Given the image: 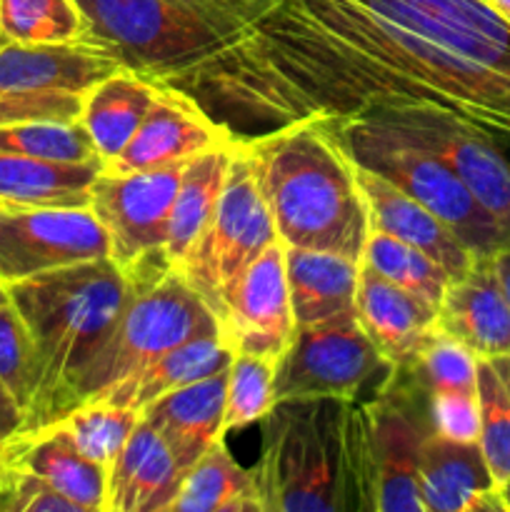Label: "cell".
<instances>
[{"label": "cell", "instance_id": "obj_51", "mask_svg": "<svg viewBox=\"0 0 510 512\" xmlns=\"http://www.w3.org/2000/svg\"><path fill=\"white\" fill-rule=\"evenodd\" d=\"M0 38H3V35H0Z\"/></svg>", "mask_w": 510, "mask_h": 512}, {"label": "cell", "instance_id": "obj_42", "mask_svg": "<svg viewBox=\"0 0 510 512\" xmlns=\"http://www.w3.org/2000/svg\"><path fill=\"white\" fill-rule=\"evenodd\" d=\"M490 263H493L495 275H498L500 285H503L505 295H508L510 300V243L503 245L500 250H495V253L490 255Z\"/></svg>", "mask_w": 510, "mask_h": 512}, {"label": "cell", "instance_id": "obj_17", "mask_svg": "<svg viewBox=\"0 0 510 512\" xmlns=\"http://www.w3.org/2000/svg\"><path fill=\"white\" fill-rule=\"evenodd\" d=\"M233 140L235 133L230 125L213 118L193 95L183 88L163 85L123 153L108 160L103 168L110 173L168 168L230 145Z\"/></svg>", "mask_w": 510, "mask_h": 512}, {"label": "cell", "instance_id": "obj_37", "mask_svg": "<svg viewBox=\"0 0 510 512\" xmlns=\"http://www.w3.org/2000/svg\"><path fill=\"white\" fill-rule=\"evenodd\" d=\"M478 445L495 483L510 478V393L490 360H478Z\"/></svg>", "mask_w": 510, "mask_h": 512}, {"label": "cell", "instance_id": "obj_48", "mask_svg": "<svg viewBox=\"0 0 510 512\" xmlns=\"http://www.w3.org/2000/svg\"><path fill=\"white\" fill-rule=\"evenodd\" d=\"M8 303H10L8 288H5V283H3V280H0V308H3V305H8Z\"/></svg>", "mask_w": 510, "mask_h": 512}, {"label": "cell", "instance_id": "obj_29", "mask_svg": "<svg viewBox=\"0 0 510 512\" xmlns=\"http://www.w3.org/2000/svg\"><path fill=\"white\" fill-rule=\"evenodd\" d=\"M233 143L208 150L185 163L183 178H180L178 193L170 208L168 230H165L163 253L173 268H178L180 260L193 248V243L213 218L225 178H228L230 160H233Z\"/></svg>", "mask_w": 510, "mask_h": 512}, {"label": "cell", "instance_id": "obj_22", "mask_svg": "<svg viewBox=\"0 0 510 512\" xmlns=\"http://www.w3.org/2000/svg\"><path fill=\"white\" fill-rule=\"evenodd\" d=\"M0 460L48 480L83 512L105 510L108 470L85 458L58 423L15 433L0 445Z\"/></svg>", "mask_w": 510, "mask_h": 512}, {"label": "cell", "instance_id": "obj_15", "mask_svg": "<svg viewBox=\"0 0 510 512\" xmlns=\"http://www.w3.org/2000/svg\"><path fill=\"white\" fill-rule=\"evenodd\" d=\"M218 320L235 353L258 355L278 365L295 333L285 245L280 240L263 250L230 285Z\"/></svg>", "mask_w": 510, "mask_h": 512}, {"label": "cell", "instance_id": "obj_50", "mask_svg": "<svg viewBox=\"0 0 510 512\" xmlns=\"http://www.w3.org/2000/svg\"><path fill=\"white\" fill-rule=\"evenodd\" d=\"M3 205H5V203H3V200H0V208H3Z\"/></svg>", "mask_w": 510, "mask_h": 512}, {"label": "cell", "instance_id": "obj_52", "mask_svg": "<svg viewBox=\"0 0 510 512\" xmlns=\"http://www.w3.org/2000/svg\"><path fill=\"white\" fill-rule=\"evenodd\" d=\"M485 3H488V0H485Z\"/></svg>", "mask_w": 510, "mask_h": 512}, {"label": "cell", "instance_id": "obj_12", "mask_svg": "<svg viewBox=\"0 0 510 512\" xmlns=\"http://www.w3.org/2000/svg\"><path fill=\"white\" fill-rule=\"evenodd\" d=\"M375 470V512H425L420 448L433 433L428 398L403 368H393L368 400Z\"/></svg>", "mask_w": 510, "mask_h": 512}, {"label": "cell", "instance_id": "obj_32", "mask_svg": "<svg viewBox=\"0 0 510 512\" xmlns=\"http://www.w3.org/2000/svg\"><path fill=\"white\" fill-rule=\"evenodd\" d=\"M138 420V410L105 403V400H88V403L75 405L73 410H68L55 423L70 435L75 448L85 458L108 470L115 463L120 450H123V445L128 443Z\"/></svg>", "mask_w": 510, "mask_h": 512}, {"label": "cell", "instance_id": "obj_7", "mask_svg": "<svg viewBox=\"0 0 510 512\" xmlns=\"http://www.w3.org/2000/svg\"><path fill=\"white\" fill-rule=\"evenodd\" d=\"M355 165L380 175L438 215L475 258H490L510 243L505 230L473 198L440 158L400 138L373 118L325 120Z\"/></svg>", "mask_w": 510, "mask_h": 512}, {"label": "cell", "instance_id": "obj_45", "mask_svg": "<svg viewBox=\"0 0 510 512\" xmlns=\"http://www.w3.org/2000/svg\"><path fill=\"white\" fill-rule=\"evenodd\" d=\"M190 3L195 5H203V8H210V10H220V13H233V15H240L238 10L233 8V5L228 3V0H190ZM243 18V15H240ZM245 20V18H243Z\"/></svg>", "mask_w": 510, "mask_h": 512}, {"label": "cell", "instance_id": "obj_25", "mask_svg": "<svg viewBox=\"0 0 510 512\" xmlns=\"http://www.w3.org/2000/svg\"><path fill=\"white\" fill-rule=\"evenodd\" d=\"M233 358L235 350L225 338L223 328L210 330V333L198 335V338L163 353L153 363L145 365L143 370L125 378L123 383L113 385L98 400L125 405V408H133L140 413L145 405L173 393V390L185 388V385L208 378V375L223 373L230 368Z\"/></svg>", "mask_w": 510, "mask_h": 512}, {"label": "cell", "instance_id": "obj_13", "mask_svg": "<svg viewBox=\"0 0 510 512\" xmlns=\"http://www.w3.org/2000/svg\"><path fill=\"white\" fill-rule=\"evenodd\" d=\"M185 163L168 168L110 173L100 170L90 188V210L108 233L110 260L128 270L155 255H165L170 208Z\"/></svg>", "mask_w": 510, "mask_h": 512}, {"label": "cell", "instance_id": "obj_46", "mask_svg": "<svg viewBox=\"0 0 510 512\" xmlns=\"http://www.w3.org/2000/svg\"><path fill=\"white\" fill-rule=\"evenodd\" d=\"M495 495H498V503L503 512H510V478L495 483Z\"/></svg>", "mask_w": 510, "mask_h": 512}, {"label": "cell", "instance_id": "obj_36", "mask_svg": "<svg viewBox=\"0 0 510 512\" xmlns=\"http://www.w3.org/2000/svg\"><path fill=\"white\" fill-rule=\"evenodd\" d=\"M275 363L258 355L235 353L228 368L223 433H238L260 423L275 405Z\"/></svg>", "mask_w": 510, "mask_h": 512}, {"label": "cell", "instance_id": "obj_19", "mask_svg": "<svg viewBox=\"0 0 510 512\" xmlns=\"http://www.w3.org/2000/svg\"><path fill=\"white\" fill-rule=\"evenodd\" d=\"M355 315L393 368L408 365L435 333L438 308L420 295L390 283L360 260Z\"/></svg>", "mask_w": 510, "mask_h": 512}, {"label": "cell", "instance_id": "obj_38", "mask_svg": "<svg viewBox=\"0 0 510 512\" xmlns=\"http://www.w3.org/2000/svg\"><path fill=\"white\" fill-rule=\"evenodd\" d=\"M0 383L13 395L23 415H28L38 385V370L33 340L13 303L0 308Z\"/></svg>", "mask_w": 510, "mask_h": 512}, {"label": "cell", "instance_id": "obj_2", "mask_svg": "<svg viewBox=\"0 0 510 512\" xmlns=\"http://www.w3.org/2000/svg\"><path fill=\"white\" fill-rule=\"evenodd\" d=\"M285 248L363 258L370 235L358 168L320 118L235 135Z\"/></svg>", "mask_w": 510, "mask_h": 512}, {"label": "cell", "instance_id": "obj_23", "mask_svg": "<svg viewBox=\"0 0 510 512\" xmlns=\"http://www.w3.org/2000/svg\"><path fill=\"white\" fill-rule=\"evenodd\" d=\"M418 478L425 512H503L478 443L428 433L420 448Z\"/></svg>", "mask_w": 510, "mask_h": 512}, {"label": "cell", "instance_id": "obj_18", "mask_svg": "<svg viewBox=\"0 0 510 512\" xmlns=\"http://www.w3.org/2000/svg\"><path fill=\"white\" fill-rule=\"evenodd\" d=\"M435 328L458 340L478 360L510 355V300L490 258L450 280L435 315Z\"/></svg>", "mask_w": 510, "mask_h": 512}, {"label": "cell", "instance_id": "obj_44", "mask_svg": "<svg viewBox=\"0 0 510 512\" xmlns=\"http://www.w3.org/2000/svg\"><path fill=\"white\" fill-rule=\"evenodd\" d=\"M490 365H493L495 373L500 375V380H503V385L508 388V393H510V355H505V358L490 360Z\"/></svg>", "mask_w": 510, "mask_h": 512}, {"label": "cell", "instance_id": "obj_10", "mask_svg": "<svg viewBox=\"0 0 510 512\" xmlns=\"http://www.w3.org/2000/svg\"><path fill=\"white\" fill-rule=\"evenodd\" d=\"M393 365L380 355L355 310L310 325H295L288 350L275 365V400H358Z\"/></svg>", "mask_w": 510, "mask_h": 512}, {"label": "cell", "instance_id": "obj_34", "mask_svg": "<svg viewBox=\"0 0 510 512\" xmlns=\"http://www.w3.org/2000/svg\"><path fill=\"white\" fill-rule=\"evenodd\" d=\"M0 153L28 155L55 163H103L83 123L60 120L0 125Z\"/></svg>", "mask_w": 510, "mask_h": 512}, {"label": "cell", "instance_id": "obj_28", "mask_svg": "<svg viewBox=\"0 0 510 512\" xmlns=\"http://www.w3.org/2000/svg\"><path fill=\"white\" fill-rule=\"evenodd\" d=\"M103 163H55L0 153V200L28 208H90Z\"/></svg>", "mask_w": 510, "mask_h": 512}, {"label": "cell", "instance_id": "obj_16", "mask_svg": "<svg viewBox=\"0 0 510 512\" xmlns=\"http://www.w3.org/2000/svg\"><path fill=\"white\" fill-rule=\"evenodd\" d=\"M440 48L510 78V23L485 0H360Z\"/></svg>", "mask_w": 510, "mask_h": 512}, {"label": "cell", "instance_id": "obj_9", "mask_svg": "<svg viewBox=\"0 0 510 512\" xmlns=\"http://www.w3.org/2000/svg\"><path fill=\"white\" fill-rule=\"evenodd\" d=\"M273 243H278L273 215L260 195L248 158L235 140L228 178L213 218L180 260L178 270L208 303L215 318H220V305L230 285Z\"/></svg>", "mask_w": 510, "mask_h": 512}, {"label": "cell", "instance_id": "obj_1", "mask_svg": "<svg viewBox=\"0 0 510 512\" xmlns=\"http://www.w3.org/2000/svg\"><path fill=\"white\" fill-rule=\"evenodd\" d=\"M245 130L433 108L510 145V78L440 48L360 0H273L178 85Z\"/></svg>", "mask_w": 510, "mask_h": 512}, {"label": "cell", "instance_id": "obj_5", "mask_svg": "<svg viewBox=\"0 0 510 512\" xmlns=\"http://www.w3.org/2000/svg\"><path fill=\"white\" fill-rule=\"evenodd\" d=\"M85 18L80 43L123 68L178 88L220 53L248 20L190 0H75Z\"/></svg>", "mask_w": 510, "mask_h": 512}, {"label": "cell", "instance_id": "obj_14", "mask_svg": "<svg viewBox=\"0 0 510 512\" xmlns=\"http://www.w3.org/2000/svg\"><path fill=\"white\" fill-rule=\"evenodd\" d=\"M110 258L108 233L90 208H0V280Z\"/></svg>", "mask_w": 510, "mask_h": 512}, {"label": "cell", "instance_id": "obj_39", "mask_svg": "<svg viewBox=\"0 0 510 512\" xmlns=\"http://www.w3.org/2000/svg\"><path fill=\"white\" fill-rule=\"evenodd\" d=\"M0 512H83L48 480L0 460Z\"/></svg>", "mask_w": 510, "mask_h": 512}, {"label": "cell", "instance_id": "obj_4", "mask_svg": "<svg viewBox=\"0 0 510 512\" xmlns=\"http://www.w3.org/2000/svg\"><path fill=\"white\" fill-rule=\"evenodd\" d=\"M350 408L343 398L275 400L250 468L260 510L360 512Z\"/></svg>", "mask_w": 510, "mask_h": 512}, {"label": "cell", "instance_id": "obj_26", "mask_svg": "<svg viewBox=\"0 0 510 512\" xmlns=\"http://www.w3.org/2000/svg\"><path fill=\"white\" fill-rule=\"evenodd\" d=\"M360 260L328 250L285 248V278L295 325L320 323L355 310Z\"/></svg>", "mask_w": 510, "mask_h": 512}, {"label": "cell", "instance_id": "obj_20", "mask_svg": "<svg viewBox=\"0 0 510 512\" xmlns=\"http://www.w3.org/2000/svg\"><path fill=\"white\" fill-rule=\"evenodd\" d=\"M355 168H358L360 193L368 205L370 230L393 235V238L423 250L435 263L443 265V270L453 280L468 273L475 260H480L465 248L463 240L438 215H433L425 205L410 198L405 190L395 188L393 183L360 168V165H355Z\"/></svg>", "mask_w": 510, "mask_h": 512}, {"label": "cell", "instance_id": "obj_8", "mask_svg": "<svg viewBox=\"0 0 510 512\" xmlns=\"http://www.w3.org/2000/svg\"><path fill=\"white\" fill-rule=\"evenodd\" d=\"M118 68L113 55L93 45L0 38V125L80 123L85 93Z\"/></svg>", "mask_w": 510, "mask_h": 512}, {"label": "cell", "instance_id": "obj_24", "mask_svg": "<svg viewBox=\"0 0 510 512\" xmlns=\"http://www.w3.org/2000/svg\"><path fill=\"white\" fill-rule=\"evenodd\" d=\"M225 393L228 370L195 380L140 410V415L163 435L185 475L215 440L225 438Z\"/></svg>", "mask_w": 510, "mask_h": 512}, {"label": "cell", "instance_id": "obj_47", "mask_svg": "<svg viewBox=\"0 0 510 512\" xmlns=\"http://www.w3.org/2000/svg\"><path fill=\"white\" fill-rule=\"evenodd\" d=\"M488 3L510 23V0H488Z\"/></svg>", "mask_w": 510, "mask_h": 512}, {"label": "cell", "instance_id": "obj_43", "mask_svg": "<svg viewBox=\"0 0 510 512\" xmlns=\"http://www.w3.org/2000/svg\"><path fill=\"white\" fill-rule=\"evenodd\" d=\"M230 5H233L235 10H238L240 15H243L245 20H253V18H258L260 13H263L265 8H268L270 3H273V0H228Z\"/></svg>", "mask_w": 510, "mask_h": 512}, {"label": "cell", "instance_id": "obj_31", "mask_svg": "<svg viewBox=\"0 0 510 512\" xmlns=\"http://www.w3.org/2000/svg\"><path fill=\"white\" fill-rule=\"evenodd\" d=\"M360 260L370 265L375 273L388 278L390 283L420 295L428 303H433L435 308L440 305L450 280H453L445 273L443 265L435 263L423 250L413 248V245L403 243V240L393 238V235L378 233V230H370Z\"/></svg>", "mask_w": 510, "mask_h": 512}, {"label": "cell", "instance_id": "obj_27", "mask_svg": "<svg viewBox=\"0 0 510 512\" xmlns=\"http://www.w3.org/2000/svg\"><path fill=\"white\" fill-rule=\"evenodd\" d=\"M163 85L135 70L118 68L85 93L80 123L88 130L103 165L123 153Z\"/></svg>", "mask_w": 510, "mask_h": 512}, {"label": "cell", "instance_id": "obj_21", "mask_svg": "<svg viewBox=\"0 0 510 512\" xmlns=\"http://www.w3.org/2000/svg\"><path fill=\"white\" fill-rule=\"evenodd\" d=\"M183 480L185 470L163 435L140 415L128 443L108 468L103 512H170Z\"/></svg>", "mask_w": 510, "mask_h": 512}, {"label": "cell", "instance_id": "obj_40", "mask_svg": "<svg viewBox=\"0 0 510 512\" xmlns=\"http://www.w3.org/2000/svg\"><path fill=\"white\" fill-rule=\"evenodd\" d=\"M428 398V420L433 433L460 443H478L480 435V403L478 390H448V393L425 395Z\"/></svg>", "mask_w": 510, "mask_h": 512}, {"label": "cell", "instance_id": "obj_49", "mask_svg": "<svg viewBox=\"0 0 510 512\" xmlns=\"http://www.w3.org/2000/svg\"><path fill=\"white\" fill-rule=\"evenodd\" d=\"M503 150H505V153H508V155H510V145H508V148H503Z\"/></svg>", "mask_w": 510, "mask_h": 512}, {"label": "cell", "instance_id": "obj_30", "mask_svg": "<svg viewBox=\"0 0 510 512\" xmlns=\"http://www.w3.org/2000/svg\"><path fill=\"white\" fill-rule=\"evenodd\" d=\"M170 512H263L253 470L243 468L218 438L185 475Z\"/></svg>", "mask_w": 510, "mask_h": 512}, {"label": "cell", "instance_id": "obj_33", "mask_svg": "<svg viewBox=\"0 0 510 512\" xmlns=\"http://www.w3.org/2000/svg\"><path fill=\"white\" fill-rule=\"evenodd\" d=\"M85 18L75 0H0V35L18 43H80Z\"/></svg>", "mask_w": 510, "mask_h": 512}, {"label": "cell", "instance_id": "obj_3", "mask_svg": "<svg viewBox=\"0 0 510 512\" xmlns=\"http://www.w3.org/2000/svg\"><path fill=\"white\" fill-rule=\"evenodd\" d=\"M5 288L33 340L38 385L20 430H35L73 410L75 388L118 323L133 283L115 260L100 258Z\"/></svg>", "mask_w": 510, "mask_h": 512}, {"label": "cell", "instance_id": "obj_35", "mask_svg": "<svg viewBox=\"0 0 510 512\" xmlns=\"http://www.w3.org/2000/svg\"><path fill=\"white\" fill-rule=\"evenodd\" d=\"M425 395L478 390V358L458 340L435 330L408 365H398Z\"/></svg>", "mask_w": 510, "mask_h": 512}, {"label": "cell", "instance_id": "obj_6", "mask_svg": "<svg viewBox=\"0 0 510 512\" xmlns=\"http://www.w3.org/2000/svg\"><path fill=\"white\" fill-rule=\"evenodd\" d=\"M128 275L133 283L128 303L85 368L75 388V405L98 400L168 350L220 328L208 303L163 255L145 260Z\"/></svg>", "mask_w": 510, "mask_h": 512}, {"label": "cell", "instance_id": "obj_11", "mask_svg": "<svg viewBox=\"0 0 510 512\" xmlns=\"http://www.w3.org/2000/svg\"><path fill=\"white\" fill-rule=\"evenodd\" d=\"M360 118L388 125L400 138L443 160L510 238V155L503 145L483 130L433 108L370 110Z\"/></svg>", "mask_w": 510, "mask_h": 512}, {"label": "cell", "instance_id": "obj_41", "mask_svg": "<svg viewBox=\"0 0 510 512\" xmlns=\"http://www.w3.org/2000/svg\"><path fill=\"white\" fill-rule=\"evenodd\" d=\"M25 423L23 410L18 408V403L13 400V395L3 388L0 383V445L5 443L8 438H13Z\"/></svg>", "mask_w": 510, "mask_h": 512}]
</instances>
